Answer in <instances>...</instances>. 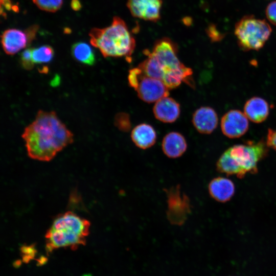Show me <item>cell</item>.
Instances as JSON below:
<instances>
[{"instance_id":"obj_7","label":"cell","mask_w":276,"mask_h":276,"mask_svg":"<svg viewBox=\"0 0 276 276\" xmlns=\"http://www.w3.org/2000/svg\"><path fill=\"white\" fill-rule=\"evenodd\" d=\"M128 81L139 98L145 102H156L169 96L170 89L162 80L146 75L138 66L129 70Z\"/></svg>"},{"instance_id":"obj_11","label":"cell","mask_w":276,"mask_h":276,"mask_svg":"<svg viewBox=\"0 0 276 276\" xmlns=\"http://www.w3.org/2000/svg\"><path fill=\"white\" fill-rule=\"evenodd\" d=\"M163 0H127L131 15L146 21L156 22L160 18Z\"/></svg>"},{"instance_id":"obj_6","label":"cell","mask_w":276,"mask_h":276,"mask_svg":"<svg viewBox=\"0 0 276 276\" xmlns=\"http://www.w3.org/2000/svg\"><path fill=\"white\" fill-rule=\"evenodd\" d=\"M271 31L270 26L265 19L256 18L253 15L243 16L235 27L238 44L244 51L261 49Z\"/></svg>"},{"instance_id":"obj_18","label":"cell","mask_w":276,"mask_h":276,"mask_svg":"<svg viewBox=\"0 0 276 276\" xmlns=\"http://www.w3.org/2000/svg\"><path fill=\"white\" fill-rule=\"evenodd\" d=\"M73 57L77 61L87 65H93L95 62V56L91 48L86 43L78 42L71 48Z\"/></svg>"},{"instance_id":"obj_10","label":"cell","mask_w":276,"mask_h":276,"mask_svg":"<svg viewBox=\"0 0 276 276\" xmlns=\"http://www.w3.org/2000/svg\"><path fill=\"white\" fill-rule=\"evenodd\" d=\"M248 119L239 110H231L225 113L221 121V129L226 136L234 139L244 135L248 130Z\"/></svg>"},{"instance_id":"obj_12","label":"cell","mask_w":276,"mask_h":276,"mask_svg":"<svg viewBox=\"0 0 276 276\" xmlns=\"http://www.w3.org/2000/svg\"><path fill=\"white\" fill-rule=\"evenodd\" d=\"M192 121L197 131L208 134L213 132L216 128L218 118L213 108L209 106H202L194 111Z\"/></svg>"},{"instance_id":"obj_8","label":"cell","mask_w":276,"mask_h":276,"mask_svg":"<svg viewBox=\"0 0 276 276\" xmlns=\"http://www.w3.org/2000/svg\"><path fill=\"white\" fill-rule=\"evenodd\" d=\"M167 216L173 225L183 224L191 213V204L189 197L181 191L179 186L167 191Z\"/></svg>"},{"instance_id":"obj_22","label":"cell","mask_w":276,"mask_h":276,"mask_svg":"<svg viewBox=\"0 0 276 276\" xmlns=\"http://www.w3.org/2000/svg\"><path fill=\"white\" fill-rule=\"evenodd\" d=\"M31 48L24 50L20 54V63L22 67L26 70H31L34 66V63L32 58Z\"/></svg>"},{"instance_id":"obj_1","label":"cell","mask_w":276,"mask_h":276,"mask_svg":"<svg viewBox=\"0 0 276 276\" xmlns=\"http://www.w3.org/2000/svg\"><path fill=\"white\" fill-rule=\"evenodd\" d=\"M31 158L50 161L73 142V134L54 111H38L35 120L21 135Z\"/></svg>"},{"instance_id":"obj_19","label":"cell","mask_w":276,"mask_h":276,"mask_svg":"<svg viewBox=\"0 0 276 276\" xmlns=\"http://www.w3.org/2000/svg\"><path fill=\"white\" fill-rule=\"evenodd\" d=\"M54 55L53 49L49 45H42L32 50V58L34 63L49 62L53 59Z\"/></svg>"},{"instance_id":"obj_9","label":"cell","mask_w":276,"mask_h":276,"mask_svg":"<svg viewBox=\"0 0 276 276\" xmlns=\"http://www.w3.org/2000/svg\"><path fill=\"white\" fill-rule=\"evenodd\" d=\"M38 26L34 25L25 31L10 29L5 31L2 35V44L8 55H14L26 48L35 37Z\"/></svg>"},{"instance_id":"obj_2","label":"cell","mask_w":276,"mask_h":276,"mask_svg":"<svg viewBox=\"0 0 276 276\" xmlns=\"http://www.w3.org/2000/svg\"><path fill=\"white\" fill-rule=\"evenodd\" d=\"M177 49L170 38H161L155 42L151 51H144L147 58L137 66L146 75L162 80L169 89L182 82L193 87L192 70L178 59Z\"/></svg>"},{"instance_id":"obj_4","label":"cell","mask_w":276,"mask_h":276,"mask_svg":"<svg viewBox=\"0 0 276 276\" xmlns=\"http://www.w3.org/2000/svg\"><path fill=\"white\" fill-rule=\"evenodd\" d=\"M89 227V221L71 211L59 215L46 232L47 251L50 252L61 247L76 249L85 245Z\"/></svg>"},{"instance_id":"obj_17","label":"cell","mask_w":276,"mask_h":276,"mask_svg":"<svg viewBox=\"0 0 276 276\" xmlns=\"http://www.w3.org/2000/svg\"><path fill=\"white\" fill-rule=\"evenodd\" d=\"M156 133L154 128L146 123L134 127L131 132V139L134 145L142 149L152 147L156 141Z\"/></svg>"},{"instance_id":"obj_15","label":"cell","mask_w":276,"mask_h":276,"mask_svg":"<svg viewBox=\"0 0 276 276\" xmlns=\"http://www.w3.org/2000/svg\"><path fill=\"white\" fill-rule=\"evenodd\" d=\"M208 190L210 196L214 199L220 202H225L233 196L235 187L231 180L218 177L210 182Z\"/></svg>"},{"instance_id":"obj_24","label":"cell","mask_w":276,"mask_h":276,"mask_svg":"<svg viewBox=\"0 0 276 276\" xmlns=\"http://www.w3.org/2000/svg\"><path fill=\"white\" fill-rule=\"evenodd\" d=\"M72 8L75 10H79L81 5L79 0H72L71 3Z\"/></svg>"},{"instance_id":"obj_13","label":"cell","mask_w":276,"mask_h":276,"mask_svg":"<svg viewBox=\"0 0 276 276\" xmlns=\"http://www.w3.org/2000/svg\"><path fill=\"white\" fill-rule=\"evenodd\" d=\"M153 112L155 118L159 121L173 123L180 116V105L172 98L167 96L155 102Z\"/></svg>"},{"instance_id":"obj_5","label":"cell","mask_w":276,"mask_h":276,"mask_svg":"<svg viewBox=\"0 0 276 276\" xmlns=\"http://www.w3.org/2000/svg\"><path fill=\"white\" fill-rule=\"evenodd\" d=\"M91 44L98 48L104 57L130 59L135 47V40L125 21L118 16L105 28H94L89 33Z\"/></svg>"},{"instance_id":"obj_16","label":"cell","mask_w":276,"mask_h":276,"mask_svg":"<svg viewBox=\"0 0 276 276\" xmlns=\"http://www.w3.org/2000/svg\"><path fill=\"white\" fill-rule=\"evenodd\" d=\"M244 113L251 121L260 123L264 121L269 115V105L264 99L254 97L248 99L244 106Z\"/></svg>"},{"instance_id":"obj_3","label":"cell","mask_w":276,"mask_h":276,"mask_svg":"<svg viewBox=\"0 0 276 276\" xmlns=\"http://www.w3.org/2000/svg\"><path fill=\"white\" fill-rule=\"evenodd\" d=\"M268 147L261 140L234 145L225 150L216 164L218 172L242 178L247 173L258 172V164L267 155Z\"/></svg>"},{"instance_id":"obj_23","label":"cell","mask_w":276,"mask_h":276,"mask_svg":"<svg viewBox=\"0 0 276 276\" xmlns=\"http://www.w3.org/2000/svg\"><path fill=\"white\" fill-rule=\"evenodd\" d=\"M266 15L268 20L276 26V1L271 2L267 6Z\"/></svg>"},{"instance_id":"obj_21","label":"cell","mask_w":276,"mask_h":276,"mask_svg":"<svg viewBox=\"0 0 276 276\" xmlns=\"http://www.w3.org/2000/svg\"><path fill=\"white\" fill-rule=\"evenodd\" d=\"M114 125L122 131H127L131 127L129 116L124 112L117 114L114 118Z\"/></svg>"},{"instance_id":"obj_20","label":"cell","mask_w":276,"mask_h":276,"mask_svg":"<svg viewBox=\"0 0 276 276\" xmlns=\"http://www.w3.org/2000/svg\"><path fill=\"white\" fill-rule=\"evenodd\" d=\"M40 9L54 12L59 10L62 4V0H33Z\"/></svg>"},{"instance_id":"obj_14","label":"cell","mask_w":276,"mask_h":276,"mask_svg":"<svg viewBox=\"0 0 276 276\" xmlns=\"http://www.w3.org/2000/svg\"><path fill=\"white\" fill-rule=\"evenodd\" d=\"M162 149L164 154L168 157L176 158L182 156L186 151L187 143L181 133L172 131L164 137Z\"/></svg>"}]
</instances>
